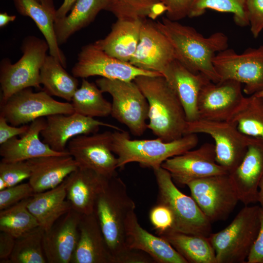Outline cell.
<instances>
[{
	"mask_svg": "<svg viewBox=\"0 0 263 263\" xmlns=\"http://www.w3.org/2000/svg\"><path fill=\"white\" fill-rule=\"evenodd\" d=\"M135 204L127 187L117 175L108 178L98 195L95 213L105 240L112 263H148L149 256L144 252L128 249L125 244V222Z\"/></svg>",
	"mask_w": 263,
	"mask_h": 263,
	"instance_id": "1",
	"label": "cell"
},
{
	"mask_svg": "<svg viewBox=\"0 0 263 263\" xmlns=\"http://www.w3.org/2000/svg\"><path fill=\"white\" fill-rule=\"evenodd\" d=\"M156 24L171 44L176 59L191 72L201 73L213 82L220 80L213 60L217 53L228 48V38L224 33L217 32L205 37L193 27L167 17Z\"/></svg>",
	"mask_w": 263,
	"mask_h": 263,
	"instance_id": "2",
	"label": "cell"
},
{
	"mask_svg": "<svg viewBox=\"0 0 263 263\" xmlns=\"http://www.w3.org/2000/svg\"><path fill=\"white\" fill-rule=\"evenodd\" d=\"M149 104L147 128L165 142L185 135L187 120L176 94L163 75H140L133 80Z\"/></svg>",
	"mask_w": 263,
	"mask_h": 263,
	"instance_id": "3",
	"label": "cell"
},
{
	"mask_svg": "<svg viewBox=\"0 0 263 263\" xmlns=\"http://www.w3.org/2000/svg\"><path fill=\"white\" fill-rule=\"evenodd\" d=\"M197 134L184 135L181 138L165 142L153 139L132 140L127 132L115 130L112 132L111 149L117 156L118 168L137 162L142 167L153 170L161 167L168 159L193 149L198 144Z\"/></svg>",
	"mask_w": 263,
	"mask_h": 263,
	"instance_id": "4",
	"label": "cell"
},
{
	"mask_svg": "<svg viewBox=\"0 0 263 263\" xmlns=\"http://www.w3.org/2000/svg\"><path fill=\"white\" fill-rule=\"evenodd\" d=\"M260 206H245L231 223L208 237L217 263H244L260 227Z\"/></svg>",
	"mask_w": 263,
	"mask_h": 263,
	"instance_id": "5",
	"label": "cell"
},
{
	"mask_svg": "<svg viewBox=\"0 0 263 263\" xmlns=\"http://www.w3.org/2000/svg\"><path fill=\"white\" fill-rule=\"evenodd\" d=\"M153 170L158 188L157 204L167 207L172 215L170 229L208 237L212 233L211 223L193 198L178 189L168 170L161 167Z\"/></svg>",
	"mask_w": 263,
	"mask_h": 263,
	"instance_id": "6",
	"label": "cell"
},
{
	"mask_svg": "<svg viewBox=\"0 0 263 263\" xmlns=\"http://www.w3.org/2000/svg\"><path fill=\"white\" fill-rule=\"evenodd\" d=\"M21 49L23 55L16 63L12 64L7 58L0 62V104L23 89L41 88L40 71L49 50L47 42L35 36H28L23 40Z\"/></svg>",
	"mask_w": 263,
	"mask_h": 263,
	"instance_id": "7",
	"label": "cell"
},
{
	"mask_svg": "<svg viewBox=\"0 0 263 263\" xmlns=\"http://www.w3.org/2000/svg\"><path fill=\"white\" fill-rule=\"evenodd\" d=\"M95 84L103 93L112 97V116L127 126L134 135H142L148 129L149 104L136 83L101 77Z\"/></svg>",
	"mask_w": 263,
	"mask_h": 263,
	"instance_id": "8",
	"label": "cell"
},
{
	"mask_svg": "<svg viewBox=\"0 0 263 263\" xmlns=\"http://www.w3.org/2000/svg\"><path fill=\"white\" fill-rule=\"evenodd\" d=\"M191 133H204L213 138L216 162L228 173L241 162L253 138L242 133L230 121L201 118L187 122L185 134Z\"/></svg>",
	"mask_w": 263,
	"mask_h": 263,
	"instance_id": "9",
	"label": "cell"
},
{
	"mask_svg": "<svg viewBox=\"0 0 263 263\" xmlns=\"http://www.w3.org/2000/svg\"><path fill=\"white\" fill-rule=\"evenodd\" d=\"M213 63L220 80L244 84L243 92L248 95L263 91V45L248 48L241 54L227 48L218 53Z\"/></svg>",
	"mask_w": 263,
	"mask_h": 263,
	"instance_id": "10",
	"label": "cell"
},
{
	"mask_svg": "<svg viewBox=\"0 0 263 263\" xmlns=\"http://www.w3.org/2000/svg\"><path fill=\"white\" fill-rule=\"evenodd\" d=\"M74 113L72 104L53 98L45 91L34 92L31 88L19 91L0 104V114L15 126L26 125L44 116Z\"/></svg>",
	"mask_w": 263,
	"mask_h": 263,
	"instance_id": "11",
	"label": "cell"
},
{
	"mask_svg": "<svg viewBox=\"0 0 263 263\" xmlns=\"http://www.w3.org/2000/svg\"><path fill=\"white\" fill-rule=\"evenodd\" d=\"M187 186L211 223L226 219L240 201L229 173L196 180Z\"/></svg>",
	"mask_w": 263,
	"mask_h": 263,
	"instance_id": "12",
	"label": "cell"
},
{
	"mask_svg": "<svg viewBox=\"0 0 263 263\" xmlns=\"http://www.w3.org/2000/svg\"><path fill=\"white\" fill-rule=\"evenodd\" d=\"M75 77L85 78L98 75L110 79L133 81L140 75H163L138 68L129 62L113 57L95 43L84 46L78 55L77 61L72 69Z\"/></svg>",
	"mask_w": 263,
	"mask_h": 263,
	"instance_id": "13",
	"label": "cell"
},
{
	"mask_svg": "<svg viewBox=\"0 0 263 263\" xmlns=\"http://www.w3.org/2000/svg\"><path fill=\"white\" fill-rule=\"evenodd\" d=\"M112 132L82 134L72 138L67 150L80 168L107 178L117 175L118 161L111 149Z\"/></svg>",
	"mask_w": 263,
	"mask_h": 263,
	"instance_id": "14",
	"label": "cell"
},
{
	"mask_svg": "<svg viewBox=\"0 0 263 263\" xmlns=\"http://www.w3.org/2000/svg\"><path fill=\"white\" fill-rule=\"evenodd\" d=\"M244 97L242 84L239 82L231 79L217 83L209 81L203 86L199 95V118L229 121Z\"/></svg>",
	"mask_w": 263,
	"mask_h": 263,
	"instance_id": "15",
	"label": "cell"
},
{
	"mask_svg": "<svg viewBox=\"0 0 263 263\" xmlns=\"http://www.w3.org/2000/svg\"><path fill=\"white\" fill-rule=\"evenodd\" d=\"M161 167L181 186L199 179L228 173L216 162L214 144L205 143L195 150L169 158Z\"/></svg>",
	"mask_w": 263,
	"mask_h": 263,
	"instance_id": "16",
	"label": "cell"
},
{
	"mask_svg": "<svg viewBox=\"0 0 263 263\" xmlns=\"http://www.w3.org/2000/svg\"><path fill=\"white\" fill-rule=\"evenodd\" d=\"M175 59L171 44L156 22L143 19L139 42L129 62L141 69L162 75Z\"/></svg>",
	"mask_w": 263,
	"mask_h": 263,
	"instance_id": "17",
	"label": "cell"
},
{
	"mask_svg": "<svg viewBox=\"0 0 263 263\" xmlns=\"http://www.w3.org/2000/svg\"><path fill=\"white\" fill-rule=\"evenodd\" d=\"M102 126L114 130H122L113 125L74 112L70 114H56L48 116L40 135L43 142L52 150L64 152L67 150V144L72 138L80 135L96 133Z\"/></svg>",
	"mask_w": 263,
	"mask_h": 263,
	"instance_id": "18",
	"label": "cell"
},
{
	"mask_svg": "<svg viewBox=\"0 0 263 263\" xmlns=\"http://www.w3.org/2000/svg\"><path fill=\"white\" fill-rule=\"evenodd\" d=\"M82 215L72 209L44 231L43 247L47 263H71L78 240Z\"/></svg>",
	"mask_w": 263,
	"mask_h": 263,
	"instance_id": "19",
	"label": "cell"
},
{
	"mask_svg": "<svg viewBox=\"0 0 263 263\" xmlns=\"http://www.w3.org/2000/svg\"><path fill=\"white\" fill-rule=\"evenodd\" d=\"M229 175L239 201L245 206L258 202L263 178V141L253 138L240 164Z\"/></svg>",
	"mask_w": 263,
	"mask_h": 263,
	"instance_id": "20",
	"label": "cell"
},
{
	"mask_svg": "<svg viewBox=\"0 0 263 263\" xmlns=\"http://www.w3.org/2000/svg\"><path fill=\"white\" fill-rule=\"evenodd\" d=\"M125 244L128 249L147 253L155 263H188L168 242L142 227L135 210L129 214L126 220Z\"/></svg>",
	"mask_w": 263,
	"mask_h": 263,
	"instance_id": "21",
	"label": "cell"
},
{
	"mask_svg": "<svg viewBox=\"0 0 263 263\" xmlns=\"http://www.w3.org/2000/svg\"><path fill=\"white\" fill-rule=\"evenodd\" d=\"M162 75L180 100L188 122L199 118L197 102L200 92L210 80L201 73H194L177 59L172 61Z\"/></svg>",
	"mask_w": 263,
	"mask_h": 263,
	"instance_id": "22",
	"label": "cell"
},
{
	"mask_svg": "<svg viewBox=\"0 0 263 263\" xmlns=\"http://www.w3.org/2000/svg\"><path fill=\"white\" fill-rule=\"evenodd\" d=\"M27 161L31 171L28 182L35 193L59 186L79 167L69 152L62 155L37 157Z\"/></svg>",
	"mask_w": 263,
	"mask_h": 263,
	"instance_id": "23",
	"label": "cell"
},
{
	"mask_svg": "<svg viewBox=\"0 0 263 263\" xmlns=\"http://www.w3.org/2000/svg\"><path fill=\"white\" fill-rule=\"evenodd\" d=\"M108 178L90 169L78 167L67 177V200L81 215L94 212L96 199Z\"/></svg>",
	"mask_w": 263,
	"mask_h": 263,
	"instance_id": "24",
	"label": "cell"
},
{
	"mask_svg": "<svg viewBox=\"0 0 263 263\" xmlns=\"http://www.w3.org/2000/svg\"><path fill=\"white\" fill-rule=\"evenodd\" d=\"M43 117L38 118L29 125L27 132L20 138L13 137L0 145V155L4 162L27 161L39 157L62 155L68 152H57L41 141L40 132L45 126Z\"/></svg>",
	"mask_w": 263,
	"mask_h": 263,
	"instance_id": "25",
	"label": "cell"
},
{
	"mask_svg": "<svg viewBox=\"0 0 263 263\" xmlns=\"http://www.w3.org/2000/svg\"><path fill=\"white\" fill-rule=\"evenodd\" d=\"M79 237L71 263H112V259L94 212L82 215Z\"/></svg>",
	"mask_w": 263,
	"mask_h": 263,
	"instance_id": "26",
	"label": "cell"
},
{
	"mask_svg": "<svg viewBox=\"0 0 263 263\" xmlns=\"http://www.w3.org/2000/svg\"><path fill=\"white\" fill-rule=\"evenodd\" d=\"M143 19H117L109 34L94 43L108 55L129 62L139 42Z\"/></svg>",
	"mask_w": 263,
	"mask_h": 263,
	"instance_id": "27",
	"label": "cell"
},
{
	"mask_svg": "<svg viewBox=\"0 0 263 263\" xmlns=\"http://www.w3.org/2000/svg\"><path fill=\"white\" fill-rule=\"evenodd\" d=\"M67 177L59 186L51 189L35 193L28 200L27 207L45 231L72 209L67 200Z\"/></svg>",
	"mask_w": 263,
	"mask_h": 263,
	"instance_id": "28",
	"label": "cell"
},
{
	"mask_svg": "<svg viewBox=\"0 0 263 263\" xmlns=\"http://www.w3.org/2000/svg\"><path fill=\"white\" fill-rule=\"evenodd\" d=\"M110 0H76L68 16L55 20L57 42L62 44L76 32L88 25L99 12L107 10Z\"/></svg>",
	"mask_w": 263,
	"mask_h": 263,
	"instance_id": "29",
	"label": "cell"
},
{
	"mask_svg": "<svg viewBox=\"0 0 263 263\" xmlns=\"http://www.w3.org/2000/svg\"><path fill=\"white\" fill-rule=\"evenodd\" d=\"M188 263H217L214 250L207 237L188 234L168 229L156 231Z\"/></svg>",
	"mask_w": 263,
	"mask_h": 263,
	"instance_id": "30",
	"label": "cell"
},
{
	"mask_svg": "<svg viewBox=\"0 0 263 263\" xmlns=\"http://www.w3.org/2000/svg\"><path fill=\"white\" fill-rule=\"evenodd\" d=\"M17 11L31 18L43 34L49 47L50 55L65 68L66 59L59 47L54 29L55 17L37 0H13Z\"/></svg>",
	"mask_w": 263,
	"mask_h": 263,
	"instance_id": "31",
	"label": "cell"
},
{
	"mask_svg": "<svg viewBox=\"0 0 263 263\" xmlns=\"http://www.w3.org/2000/svg\"><path fill=\"white\" fill-rule=\"evenodd\" d=\"M64 68L55 57L47 55L40 71V83L49 95L70 102L78 88V82Z\"/></svg>",
	"mask_w": 263,
	"mask_h": 263,
	"instance_id": "32",
	"label": "cell"
},
{
	"mask_svg": "<svg viewBox=\"0 0 263 263\" xmlns=\"http://www.w3.org/2000/svg\"><path fill=\"white\" fill-rule=\"evenodd\" d=\"M102 93L96 84L83 78L80 88L71 100L74 112L93 118L110 115L112 103L104 97Z\"/></svg>",
	"mask_w": 263,
	"mask_h": 263,
	"instance_id": "33",
	"label": "cell"
},
{
	"mask_svg": "<svg viewBox=\"0 0 263 263\" xmlns=\"http://www.w3.org/2000/svg\"><path fill=\"white\" fill-rule=\"evenodd\" d=\"M229 121L243 134L263 141V97L255 94L245 96Z\"/></svg>",
	"mask_w": 263,
	"mask_h": 263,
	"instance_id": "34",
	"label": "cell"
},
{
	"mask_svg": "<svg viewBox=\"0 0 263 263\" xmlns=\"http://www.w3.org/2000/svg\"><path fill=\"white\" fill-rule=\"evenodd\" d=\"M44 229L40 226L16 238L7 263H46L43 247Z\"/></svg>",
	"mask_w": 263,
	"mask_h": 263,
	"instance_id": "35",
	"label": "cell"
},
{
	"mask_svg": "<svg viewBox=\"0 0 263 263\" xmlns=\"http://www.w3.org/2000/svg\"><path fill=\"white\" fill-rule=\"evenodd\" d=\"M117 19H155L167 8L161 0H110L107 9Z\"/></svg>",
	"mask_w": 263,
	"mask_h": 263,
	"instance_id": "36",
	"label": "cell"
},
{
	"mask_svg": "<svg viewBox=\"0 0 263 263\" xmlns=\"http://www.w3.org/2000/svg\"><path fill=\"white\" fill-rule=\"evenodd\" d=\"M30 198L0 210V231L6 232L15 238L39 225L28 209Z\"/></svg>",
	"mask_w": 263,
	"mask_h": 263,
	"instance_id": "37",
	"label": "cell"
},
{
	"mask_svg": "<svg viewBox=\"0 0 263 263\" xmlns=\"http://www.w3.org/2000/svg\"><path fill=\"white\" fill-rule=\"evenodd\" d=\"M207 9L233 14L235 23L241 27L249 25L246 0H190L188 17L204 14Z\"/></svg>",
	"mask_w": 263,
	"mask_h": 263,
	"instance_id": "38",
	"label": "cell"
},
{
	"mask_svg": "<svg viewBox=\"0 0 263 263\" xmlns=\"http://www.w3.org/2000/svg\"><path fill=\"white\" fill-rule=\"evenodd\" d=\"M31 169L27 161L0 162V178L7 187L22 183L31 176Z\"/></svg>",
	"mask_w": 263,
	"mask_h": 263,
	"instance_id": "39",
	"label": "cell"
},
{
	"mask_svg": "<svg viewBox=\"0 0 263 263\" xmlns=\"http://www.w3.org/2000/svg\"><path fill=\"white\" fill-rule=\"evenodd\" d=\"M35 193L29 182L21 183L0 190V210L30 198Z\"/></svg>",
	"mask_w": 263,
	"mask_h": 263,
	"instance_id": "40",
	"label": "cell"
},
{
	"mask_svg": "<svg viewBox=\"0 0 263 263\" xmlns=\"http://www.w3.org/2000/svg\"><path fill=\"white\" fill-rule=\"evenodd\" d=\"M246 10L250 31L257 38L263 30V0H246Z\"/></svg>",
	"mask_w": 263,
	"mask_h": 263,
	"instance_id": "41",
	"label": "cell"
},
{
	"mask_svg": "<svg viewBox=\"0 0 263 263\" xmlns=\"http://www.w3.org/2000/svg\"><path fill=\"white\" fill-rule=\"evenodd\" d=\"M150 218L156 231H163L171 228L173 218L170 210L166 207L157 204L150 210Z\"/></svg>",
	"mask_w": 263,
	"mask_h": 263,
	"instance_id": "42",
	"label": "cell"
},
{
	"mask_svg": "<svg viewBox=\"0 0 263 263\" xmlns=\"http://www.w3.org/2000/svg\"><path fill=\"white\" fill-rule=\"evenodd\" d=\"M167 8V17L178 21L188 17L190 0H161Z\"/></svg>",
	"mask_w": 263,
	"mask_h": 263,
	"instance_id": "43",
	"label": "cell"
},
{
	"mask_svg": "<svg viewBox=\"0 0 263 263\" xmlns=\"http://www.w3.org/2000/svg\"><path fill=\"white\" fill-rule=\"evenodd\" d=\"M8 123L6 118L0 115V145L13 137L22 135L29 129V125H27L17 127L9 125Z\"/></svg>",
	"mask_w": 263,
	"mask_h": 263,
	"instance_id": "44",
	"label": "cell"
},
{
	"mask_svg": "<svg viewBox=\"0 0 263 263\" xmlns=\"http://www.w3.org/2000/svg\"><path fill=\"white\" fill-rule=\"evenodd\" d=\"M246 263H263V208L261 207L260 229Z\"/></svg>",
	"mask_w": 263,
	"mask_h": 263,
	"instance_id": "45",
	"label": "cell"
},
{
	"mask_svg": "<svg viewBox=\"0 0 263 263\" xmlns=\"http://www.w3.org/2000/svg\"><path fill=\"white\" fill-rule=\"evenodd\" d=\"M16 238L3 231L0 233V263H7L13 251Z\"/></svg>",
	"mask_w": 263,
	"mask_h": 263,
	"instance_id": "46",
	"label": "cell"
},
{
	"mask_svg": "<svg viewBox=\"0 0 263 263\" xmlns=\"http://www.w3.org/2000/svg\"><path fill=\"white\" fill-rule=\"evenodd\" d=\"M76 0H64L62 4L56 10V19H60L67 16Z\"/></svg>",
	"mask_w": 263,
	"mask_h": 263,
	"instance_id": "47",
	"label": "cell"
},
{
	"mask_svg": "<svg viewBox=\"0 0 263 263\" xmlns=\"http://www.w3.org/2000/svg\"><path fill=\"white\" fill-rule=\"evenodd\" d=\"M16 18L15 15H9L6 12L0 13V27H3L9 22L14 21Z\"/></svg>",
	"mask_w": 263,
	"mask_h": 263,
	"instance_id": "48",
	"label": "cell"
},
{
	"mask_svg": "<svg viewBox=\"0 0 263 263\" xmlns=\"http://www.w3.org/2000/svg\"><path fill=\"white\" fill-rule=\"evenodd\" d=\"M42 4L55 18L56 10L55 8L53 0H37Z\"/></svg>",
	"mask_w": 263,
	"mask_h": 263,
	"instance_id": "49",
	"label": "cell"
},
{
	"mask_svg": "<svg viewBox=\"0 0 263 263\" xmlns=\"http://www.w3.org/2000/svg\"><path fill=\"white\" fill-rule=\"evenodd\" d=\"M258 202L260 203V207L263 208V178L259 186Z\"/></svg>",
	"mask_w": 263,
	"mask_h": 263,
	"instance_id": "50",
	"label": "cell"
},
{
	"mask_svg": "<svg viewBox=\"0 0 263 263\" xmlns=\"http://www.w3.org/2000/svg\"><path fill=\"white\" fill-rule=\"evenodd\" d=\"M255 94L263 97V91Z\"/></svg>",
	"mask_w": 263,
	"mask_h": 263,
	"instance_id": "51",
	"label": "cell"
}]
</instances>
